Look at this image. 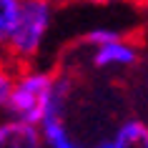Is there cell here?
<instances>
[{
    "instance_id": "2",
    "label": "cell",
    "mask_w": 148,
    "mask_h": 148,
    "mask_svg": "<svg viewBox=\"0 0 148 148\" xmlns=\"http://www.w3.org/2000/svg\"><path fill=\"white\" fill-rule=\"evenodd\" d=\"M53 80H55V70L35 68L30 63H25L20 70H15L5 113L30 121V123H40V118L45 116L48 106H50Z\"/></svg>"
},
{
    "instance_id": "1",
    "label": "cell",
    "mask_w": 148,
    "mask_h": 148,
    "mask_svg": "<svg viewBox=\"0 0 148 148\" xmlns=\"http://www.w3.org/2000/svg\"><path fill=\"white\" fill-rule=\"evenodd\" d=\"M53 18L55 0H20L15 25H13L8 45H5V55L15 65L33 63L45 45L48 33L53 28Z\"/></svg>"
},
{
    "instance_id": "3",
    "label": "cell",
    "mask_w": 148,
    "mask_h": 148,
    "mask_svg": "<svg viewBox=\"0 0 148 148\" xmlns=\"http://www.w3.org/2000/svg\"><path fill=\"white\" fill-rule=\"evenodd\" d=\"M38 123L23 121L10 113H0V148H38Z\"/></svg>"
},
{
    "instance_id": "6",
    "label": "cell",
    "mask_w": 148,
    "mask_h": 148,
    "mask_svg": "<svg viewBox=\"0 0 148 148\" xmlns=\"http://www.w3.org/2000/svg\"><path fill=\"white\" fill-rule=\"evenodd\" d=\"M40 133V146L48 148H75L78 140L70 136L68 125H65V116H45L38 123Z\"/></svg>"
},
{
    "instance_id": "8",
    "label": "cell",
    "mask_w": 148,
    "mask_h": 148,
    "mask_svg": "<svg viewBox=\"0 0 148 148\" xmlns=\"http://www.w3.org/2000/svg\"><path fill=\"white\" fill-rule=\"evenodd\" d=\"M15 63L10 60L8 55L0 58V113H5V106H8V95L10 88H13V78H15Z\"/></svg>"
},
{
    "instance_id": "7",
    "label": "cell",
    "mask_w": 148,
    "mask_h": 148,
    "mask_svg": "<svg viewBox=\"0 0 148 148\" xmlns=\"http://www.w3.org/2000/svg\"><path fill=\"white\" fill-rule=\"evenodd\" d=\"M18 8H20V0H0V55H5V45L15 25Z\"/></svg>"
},
{
    "instance_id": "5",
    "label": "cell",
    "mask_w": 148,
    "mask_h": 148,
    "mask_svg": "<svg viewBox=\"0 0 148 148\" xmlns=\"http://www.w3.org/2000/svg\"><path fill=\"white\" fill-rule=\"evenodd\" d=\"M101 148H148V125L143 121H123L110 138L98 140Z\"/></svg>"
},
{
    "instance_id": "10",
    "label": "cell",
    "mask_w": 148,
    "mask_h": 148,
    "mask_svg": "<svg viewBox=\"0 0 148 148\" xmlns=\"http://www.w3.org/2000/svg\"><path fill=\"white\" fill-rule=\"evenodd\" d=\"M83 3H95V5H108V3H118V0H83Z\"/></svg>"
},
{
    "instance_id": "11",
    "label": "cell",
    "mask_w": 148,
    "mask_h": 148,
    "mask_svg": "<svg viewBox=\"0 0 148 148\" xmlns=\"http://www.w3.org/2000/svg\"><path fill=\"white\" fill-rule=\"evenodd\" d=\"M143 3H146V5H148V0H143Z\"/></svg>"
},
{
    "instance_id": "9",
    "label": "cell",
    "mask_w": 148,
    "mask_h": 148,
    "mask_svg": "<svg viewBox=\"0 0 148 148\" xmlns=\"http://www.w3.org/2000/svg\"><path fill=\"white\" fill-rule=\"evenodd\" d=\"M118 35H123V33H118V30H113V28H95V30H90L86 35V45H101V43H106V40H110V38H118Z\"/></svg>"
},
{
    "instance_id": "4",
    "label": "cell",
    "mask_w": 148,
    "mask_h": 148,
    "mask_svg": "<svg viewBox=\"0 0 148 148\" xmlns=\"http://www.w3.org/2000/svg\"><path fill=\"white\" fill-rule=\"evenodd\" d=\"M138 60V45L123 35L110 38L101 45H93V65L95 68H128Z\"/></svg>"
}]
</instances>
